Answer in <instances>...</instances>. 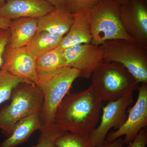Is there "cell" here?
<instances>
[{"instance_id":"52a82bcc","label":"cell","mask_w":147,"mask_h":147,"mask_svg":"<svg viewBox=\"0 0 147 147\" xmlns=\"http://www.w3.org/2000/svg\"><path fill=\"white\" fill-rule=\"evenodd\" d=\"M133 102V93L117 100L109 101L102 108L101 122L89 134L91 147H97L105 140L108 131L118 129L126 121L127 109Z\"/></svg>"},{"instance_id":"3957f363","label":"cell","mask_w":147,"mask_h":147,"mask_svg":"<svg viewBox=\"0 0 147 147\" xmlns=\"http://www.w3.org/2000/svg\"><path fill=\"white\" fill-rule=\"evenodd\" d=\"M11 101L0 111V129L9 137L16 123L30 115L40 113L43 102L41 89L36 84L23 83L11 94Z\"/></svg>"},{"instance_id":"277c9868","label":"cell","mask_w":147,"mask_h":147,"mask_svg":"<svg viewBox=\"0 0 147 147\" xmlns=\"http://www.w3.org/2000/svg\"><path fill=\"white\" fill-rule=\"evenodd\" d=\"M103 61L123 65L138 83L147 84V48L132 40H108L100 45Z\"/></svg>"},{"instance_id":"cb8c5ba5","label":"cell","mask_w":147,"mask_h":147,"mask_svg":"<svg viewBox=\"0 0 147 147\" xmlns=\"http://www.w3.org/2000/svg\"><path fill=\"white\" fill-rule=\"evenodd\" d=\"M147 144L146 127L141 129L134 140L126 147H146Z\"/></svg>"},{"instance_id":"2e32d148","label":"cell","mask_w":147,"mask_h":147,"mask_svg":"<svg viewBox=\"0 0 147 147\" xmlns=\"http://www.w3.org/2000/svg\"><path fill=\"white\" fill-rule=\"evenodd\" d=\"M37 19L26 17L11 20L9 28L10 35L8 46L12 48L26 46L36 33Z\"/></svg>"},{"instance_id":"d4e9b609","label":"cell","mask_w":147,"mask_h":147,"mask_svg":"<svg viewBox=\"0 0 147 147\" xmlns=\"http://www.w3.org/2000/svg\"><path fill=\"white\" fill-rule=\"evenodd\" d=\"M124 144L123 139L120 137L111 142L105 140L101 144L97 147H123Z\"/></svg>"},{"instance_id":"8992f818","label":"cell","mask_w":147,"mask_h":147,"mask_svg":"<svg viewBox=\"0 0 147 147\" xmlns=\"http://www.w3.org/2000/svg\"><path fill=\"white\" fill-rule=\"evenodd\" d=\"M80 77L79 70L65 67L40 82L38 86L41 89L43 97L40 113L42 125L55 123L58 106L67 94L74 82Z\"/></svg>"},{"instance_id":"7c38bea8","label":"cell","mask_w":147,"mask_h":147,"mask_svg":"<svg viewBox=\"0 0 147 147\" xmlns=\"http://www.w3.org/2000/svg\"><path fill=\"white\" fill-rule=\"evenodd\" d=\"M55 8L44 0H6L0 6V18L10 20L26 17L38 18Z\"/></svg>"},{"instance_id":"f1b7e54d","label":"cell","mask_w":147,"mask_h":147,"mask_svg":"<svg viewBox=\"0 0 147 147\" xmlns=\"http://www.w3.org/2000/svg\"><path fill=\"white\" fill-rule=\"evenodd\" d=\"M6 0H0V6L3 5L5 3Z\"/></svg>"},{"instance_id":"f546056e","label":"cell","mask_w":147,"mask_h":147,"mask_svg":"<svg viewBox=\"0 0 147 147\" xmlns=\"http://www.w3.org/2000/svg\"><path fill=\"white\" fill-rule=\"evenodd\" d=\"M146 1H147V0H146Z\"/></svg>"},{"instance_id":"7402d4cb","label":"cell","mask_w":147,"mask_h":147,"mask_svg":"<svg viewBox=\"0 0 147 147\" xmlns=\"http://www.w3.org/2000/svg\"><path fill=\"white\" fill-rule=\"evenodd\" d=\"M102 0H67L65 9L74 13L83 9H92Z\"/></svg>"},{"instance_id":"ffe728a7","label":"cell","mask_w":147,"mask_h":147,"mask_svg":"<svg viewBox=\"0 0 147 147\" xmlns=\"http://www.w3.org/2000/svg\"><path fill=\"white\" fill-rule=\"evenodd\" d=\"M39 130L40 134L38 143L32 147H57L56 140L65 132L55 123L42 125Z\"/></svg>"},{"instance_id":"e0dca14e","label":"cell","mask_w":147,"mask_h":147,"mask_svg":"<svg viewBox=\"0 0 147 147\" xmlns=\"http://www.w3.org/2000/svg\"><path fill=\"white\" fill-rule=\"evenodd\" d=\"M63 52V49L59 46L36 59V69L39 83L59 69L66 67Z\"/></svg>"},{"instance_id":"44dd1931","label":"cell","mask_w":147,"mask_h":147,"mask_svg":"<svg viewBox=\"0 0 147 147\" xmlns=\"http://www.w3.org/2000/svg\"><path fill=\"white\" fill-rule=\"evenodd\" d=\"M57 147H91L89 134H73L65 131L56 140Z\"/></svg>"},{"instance_id":"9a60e30c","label":"cell","mask_w":147,"mask_h":147,"mask_svg":"<svg viewBox=\"0 0 147 147\" xmlns=\"http://www.w3.org/2000/svg\"><path fill=\"white\" fill-rule=\"evenodd\" d=\"M40 113L27 116L17 122L11 134L1 143L0 147H16L26 142L34 132L42 127Z\"/></svg>"},{"instance_id":"5b68a950","label":"cell","mask_w":147,"mask_h":147,"mask_svg":"<svg viewBox=\"0 0 147 147\" xmlns=\"http://www.w3.org/2000/svg\"><path fill=\"white\" fill-rule=\"evenodd\" d=\"M120 5L116 0H102L90 9L91 44L100 46L108 40H133L122 24Z\"/></svg>"},{"instance_id":"ba28073f","label":"cell","mask_w":147,"mask_h":147,"mask_svg":"<svg viewBox=\"0 0 147 147\" xmlns=\"http://www.w3.org/2000/svg\"><path fill=\"white\" fill-rule=\"evenodd\" d=\"M137 102L129 112L123 124L116 131L107 134L105 140L113 142L124 136L125 144L131 143L139 131L147 125V84L142 83L139 86Z\"/></svg>"},{"instance_id":"4fadbf2b","label":"cell","mask_w":147,"mask_h":147,"mask_svg":"<svg viewBox=\"0 0 147 147\" xmlns=\"http://www.w3.org/2000/svg\"><path fill=\"white\" fill-rule=\"evenodd\" d=\"M73 14V20L67 33L63 36L59 47L64 49L76 44L91 43L90 9H83Z\"/></svg>"},{"instance_id":"8fae6325","label":"cell","mask_w":147,"mask_h":147,"mask_svg":"<svg viewBox=\"0 0 147 147\" xmlns=\"http://www.w3.org/2000/svg\"><path fill=\"white\" fill-rule=\"evenodd\" d=\"M1 69H5L28 84L38 86L39 79L36 69V59L26 46L20 48L6 47Z\"/></svg>"},{"instance_id":"7a4b0ae2","label":"cell","mask_w":147,"mask_h":147,"mask_svg":"<svg viewBox=\"0 0 147 147\" xmlns=\"http://www.w3.org/2000/svg\"><path fill=\"white\" fill-rule=\"evenodd\" d=\"M91 77L92 86L102 101L117 100L139 86L128 70L116 62L103 61Z\"/></svg>"},{"instance_id":"ac0fdd59","label":"cell","mask_w":147,"mask_h":147,"mask_svg":"<svg viewBox=\"0 0 147 147\" xmlns=\"http://www.w3.org/2000/svg\"><path fill=\"white\" fill-rule=\"evenodd\" d=\"M63 37L47 32H39L34 35L26 47L36 59L59 47Z\"/></svg>"},{"instance_id":"5bb4252c","label":"cell","mask_w":147,"mask_h":147,"mask_svg":"<svg viewBox=\"0 0 147 147\" xmlns=\"http://www.w3.org/2000/svg\"><path fill=\"white\" fill-rule=\"evenodd\" d=\"M73 20V14L65 8L54 10L37 19L36 33L42 31L64 36L68 32Z\"/></svg>"},{"instance_id":"484cf974","label":"cell","mask_w":147,"mask_h":147,"mask_svg":"<svg viewBox=\"0 0 147 147\" xmlns=\"http://www.w3.org/2000/svg\"><path fill=\"white\" fill-rule=\"evenodd\" d=\"M56 8H65L67 0H44Z\"/></svg>"},{"instance_id":"d6986e66","label":"cell","mask_w":147,"mask_h":147,"mask_svg":"<svg viewBox=\"0 0 147 147\" xmlns=\"http://www.w3.org/2000/svg\"><path fill=\"white\" fill-rule=\"evenodd\" d=\"M25 80L17 77L5 69H0V105L10 99L14 89Z\"/></svg>"},{"instance_id":"4316f807","label":"cell","mask_w":147,"mask_h":147,"mask_svg":"<svg viewBox=\"0 0 147 147\" xmlns=\"http://www.w3.org/2000/svg\"><path fill=\"white\" fill-rule=\"evenodd\" d=\"M11 21L6 18H0V28L9 29Z\"/></svg>"},{"instance_id":"603a6c76","label":"cell","mask_w":147,"mask_h":147,"mask_svg":"<svg viewBox=\"0 0 147 147\" xmlns=\"http://www.w3.org/2000/svg\"><path fill=\"white\" fill-rule=\"evenodd\" d=\"M9 29L0 28V69L3 63V55L10 38Z\"/></svg>"},{"instance_id":"9c48e42d","label":"cell","mask_w":147,"mask_h":147,"mask_svg":"<svg viewBox=\"0 0 147 147\" xmlns=\"http://www.w3.org/2000/svg\"><path fill=\"white\" fill-rule=\"evenodd\" d=\"M66 66L80 72V77L89 79L103 62L100 46L90 44H76L63 49Z\"/></svg>"},{"instance_id":"30bf717a","label":"cell","mask_w":147,"mask_h":147,"mask_svg":"<svg viewBox=\"0 0 147 147\" xmlns=\"http://www.w3.org/2000/svg\"><path fill=\"white\" fill-rule=\"evenodd\" d=\"M121 20L133 41L147 48V6L146 0H129L120 5Z\"/></svg>"},{"instance_id":"83f0119b","label":"cell","mask_w":147,"mask_h":147,"mask_svg":"<svg viewBox=\"0 0 147 147\" xmlns=\"http://www.w3.org/2000/svg\"><path fill=\"white\" fill-rule=\"evenodd\" d=\"M116 1L118 2V3L120 5H121L127 2L129 0H116Z\"/></svg>"},{"instance_id":"6da1fadb","label":"cell","mask_w":147,"mask_h":147,"mask_svg":"<svg viewBox=\"0 0 147 147\" xmlns=\"http://www.w3.org/2000/svg\"><path fill=\"white\" fill-rule=\"evenodd\" d=\"M102 102L92 85L86 89L68 94L58 106L55 123L65 131L89 134L96 127Z\"/></svg>"}]
</instances>
